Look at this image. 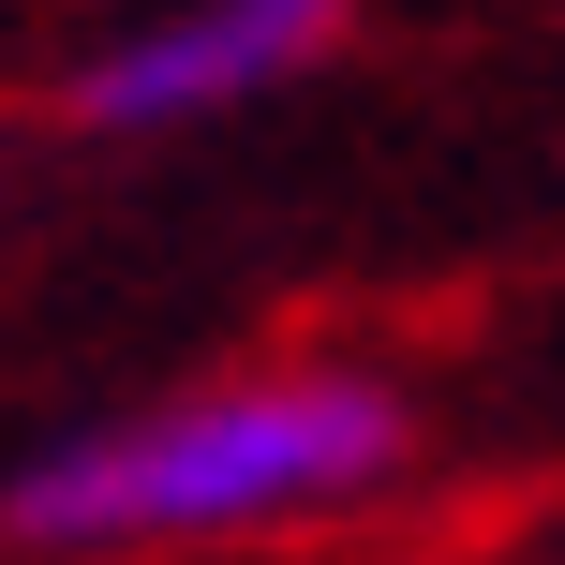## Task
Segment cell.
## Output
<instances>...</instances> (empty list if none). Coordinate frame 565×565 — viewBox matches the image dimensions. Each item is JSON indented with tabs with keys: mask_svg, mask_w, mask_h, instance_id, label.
<instances>
[{
	"mask_svg": "<svg viewBox=\"0 0 565 565\" xmlns=\"http://www.w3.org/2000/svg\"><path fill=\"white\" fill-rule=\"evenodd\" d=\"M417 417L387 372H238V387L149 402L119 431L45 447L0 491L15 551H194V536H268V521H328L372 477H402Z\"/></svg>",
	"mask_w": 565,
	"mask_h": 565,
	"instance_id": "cell-1",
	"label": "cell"
},
{
	"mask_svg": "<svg viewBox=\"0 0 565 565\" xmlns=\"http://www.w3.org/2000/svg\"><path fill=\"white\" fill-rule=\"evenodd\" d=\"M328 30H342V0H164L119 45H89L60 105L89 135H179V119H224L254 89H282L298 60H328Z\"/></svg>",
	"mask_w": 565,
	"mask_h": 565,
	"instance_id": "cell-2",
	"label": "cell"
}]
</instances>
